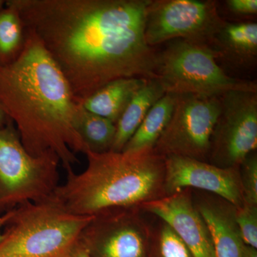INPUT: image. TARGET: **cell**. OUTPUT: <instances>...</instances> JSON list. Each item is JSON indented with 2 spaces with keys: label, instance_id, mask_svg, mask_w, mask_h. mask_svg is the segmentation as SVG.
I'll list each match as a JSON object with an SVG mask.
<instances>
[{
  "label": "cell",
  "instance_id": "obj_12",
  "mask_svg": "<svg viewBox=\"0 0 257 257\" xmlns=\"http://www.w3.org/2000/svg\"><path fill=\"white\" fill-rule=\"evenodd\" d=\"M140 209L170 225L193 257H215L210 231L194 204L192 189L147 202Z\"/></svg>",
  "mask_w": 257,
  "mask_h": 257
},
{
  "label": "cell",
  "instance_id": "obj_10",
  "mask_svg": "<svg viewBox=\"0 0 257 257\" xmlns=\"http://www.w3.org/2000/svg\"><path fill=\"white\" fill-rule=\"evenodd\" d=\"M140 208H114L93 215L79 241L91 257H151L152 228Z\"/></svg>",
  "mask_w": 257,
  "mask_h": 257
},
{
  "label": "cell",
  "instance_id": "obj_21",
  "mask_svg": "<svg viewBox=\"0 0 257 257\" xmlns=\"http://www.w3.org/2000/svg\"><path fill=\"white\" fill-rule=\"evenodd\" d=\"M236 221L244 244L257 248V205L243 203L236 207Z\"/></svg>",
  "mask_w": 257,
  "mask_h": 257
},
{
  "label": "cell",
  "instance_id": "obj_11",
  "mask_svg": "<svg viewBox=\"0 0 257 257\" xmlns=\"http://www.w3.org/2000/svg\"><path fill=\"white\" fill-rule=\"evenodd\" d=\"M166 195L184 189H196L214 194L240 207L243 196L239 167L221 168L189 157H165Z\"/></svg>",
  "mask_w": 257,
  "mask_h": 257
},
{
  "label": "cell",
  "instance_id": "obj_15",
  "mask_svg": "<svg viewBox=\"0 0 257 257\" xmlns=\"http://www.w3.org/2000/svg\"><path fill=\"white\" fill-rule=\"evenodd\" d=\"M147 79L121 78L107 83L83 101L84 109L115 124L137 92Z\"/></svg>",
  "mask_w": 257,
  "mask_h": 257
},
{
  "label": "cell",
  "instance_id": "obj_7",
  "mask_svg": "<svg viewBox=\"0 0 257 257\" xmlns=\"http://www.w3.org/2000/svg\"><path fill=\"white\" fill-rule=\"evenodd\" d=\"M219 96L177 95L172 117L153 151L207 162L211 139L220 114Z\"/></svg>",
  "mask_w": 257,
  "mask_h": 257
},
{
  "label": "cell",
  "instance_id": "obj_16",
  "mask_svg": "<svg viewBox=\"0 0 257 257\" xmlns=\"http://www.w3.org/2000/svg\"><path fill=\"white\" fill-rule=\"evenodd\" d=\"M166 94L157 79H147L133 96L116 124V134L110 151L121 152L155 103Z\"/></svg>",
  "mask_w": 257,
  "mask_h": 257
},
{
  "label": "cell",
  "instance_id": "obj_4",
  "mask_svg": "<svg viewBox=\"0 0 257 257\" xmlns=\"http://www.w3.org/2000/svg\"><path fill=\"white\" fill-rule=\"evenodd\" d=\"M93 216L71 214L52 196L10 210L0 238V257H63Z\"/></svg>",
  "mask_w": 257,
  "mask_h": 257
},
{
  "label": "cell",
  "instance_id": "obj_9",
  "mask_svg": "<svg viewBox=\"0 0 257 257\" xmlns=\"http://www.w3.org/2000/svg\"><path fill=\"white\" fill-rule=\"evenodd\" d=\"M220 114L211 135L208 162L239 167L257 148V92L234 90L219 96Z\"/></svg>",
  "mask_w": 257,
  "mask_h": 257
},
{
  "label": "cell",
  "instance_id": "obj_17",
  "mask_svg": "<svg viewBox=\"0 0 257 257\" xmlns=\"http://www.w3.org/2000/svg\"><path fill=\"white\" fill-rule=\"evenodd\" d=\"M177 95L165 94L154 104L121 152L153 150L172 117Z\"/></svg>",
  "mask_w": 257,
  "mask_h": 257
},
{
  "label": "cell",
  "instance_id": "obj_8",
  "mask_svg": "<svg viewBox=\"0 0 257 257\" xmlns=\"http://www.w3.org/2000/svg\"><path fill=\"white\" fill-rule=\"evenodd\" d=\"M225 23L213 1L152 0L147 10V45L182 39L210 45Z\"/></svg>",
  "mask_w": 257,
  "mask_h": 257
},
{
  "label": "cell",
  "instance_id": "obj_22",
  "mask_svg": "<svg viewBox=\"0 0 257 257\" xmlns=\"http://www.w3.org/2000/svg\"><path fill=\"white\" fill-rule=\"evenodd\" d=\"M243 203L257 205V155H248L239 166Z\"/></svg>",
  "mask_w": 257,
  "mask_h": 257
},
{
  "label": "cell",
  "instance_id": "obj_5",
  "mask_svg": "<svg viewBox=\"0 0 257 257\" xmlns=\"http://www.w3.org/2000/svg\"><path fill=\"white\" fill-rule=\"evenodd\" d=\"M207 44L177 39L157 53L156 73L166 94L213 97L234 90L257 92L256 83L233 78Z\"/></svg>",
  "mask_w": 257,
  "mask_h": 257
},
{
  "label": "cell",
  "instance_id": "obj_19",
  "mask_svg": "<svg viewBox=\"0 0 257 257\" xmlns=\"http://www.w3.org/2000/svg\"><path fill=\"white\" fill-rule=\"evenodd\" d=\"M0 10V64L13 62L23 50L25 30L18 12L10 6Z\"/></svg>",
  "mask_w": 257,
  "mask_h": 257
},
{
  "label": "cell",
  "instance_id": "obj_1",
  "mask_svg": "<svg viewBox=\"0 0 257 257\" xmlns=\"http://www.w3.org/2000/svg\"><path fill=\"white\" fill-rule=\"evenodd\" d=\"M152 0H8L82 104L107 83L157 79L145 30Z\"/></svg>",
  "mask_w": 257,
  "mask_h": 257
},
{
  "label": "cell",
  "instance_id": "obj_2",
  "mask_svg": "<svg viewBox=\"0 0 257 257\" xmlns=\"http://www.w3.org/2000/svg\"><path fill=\"white\" fill-rule=\"evenodd\" d=\"M82 104L40 40L25 31V45L13 62L0 64V106L34 157L57 155L67 172L88 149L77 131Z\"/></svg>",
  "mask_w": 257,
  "mask_h": 257
},
{
  "label": "cell",
  "instance_id": "obj_25",
  "mask_svg": "<svg viewBox=\"0 0 257 257\" xmlns=\"http://www.w3.org/2000/svg\"><path fill=\"white\" fill-rule=\"evenodd\" d=\"M243 257H257V248L244 244L243 248Z\"/></svg>",
  "mask_w": 257,
  "mask_h": 257
},
{
  "label": "cell",
  "instance_id": "obj_20",
  "mask_svg": "<svg viewBox=\"0 0 257 257\" xmlns=\"http://www.w3.org/2000/svg\"><path fill=\"white\" fill-rule=\"evenodd\" d=\"M150 249L155 251V257H193L177 233L162 220L157 227L152 229Z\"/></svg>",
  "mask_w": 257,
  "mask_h": 257
},
{
  "label": "cell",
  "instance_id": "obj_28",
  "mask_svg": "<svg viewBox=\"0 0 257 257\" xmlns=\"http://www.w3.org/2000/svg\"><path fill=\"white\" fill-rule=\"evenodd\" d=\"M5 1L4 0H0V10L3 9L5 8Z\"/></svg>",
  "mask_w": 257,
  "mask_h": 257
},
{
  "label": "cell",
  "instance_id": "obj_18",
  "mask_svg": "<svg viewBox=\"0 0 257 257\" xmlns=\"http://www.w3.org/2000/svg\"><path fill=\"white\" fill-rule=\"evenodd\" d=\"M76 127L88 152L101 154L110 151L116 134V124L110 120L93 114L82 105Z\"/></svg>",
  "mask_w": 257,
  "mask_h": 257
},
{
  "label": "cell",
  "instance_id": "obj_3",
  "mask_svg": "<svg viewBox=\"0 0 257 257\" xmlns=\"http://www.w3.org/2000/svg\"><path fill=\"white\" fill-rule=\"evenodd\" d=\"M87 168L67 172L52 197L66 211L93 216L114 208H140L167 197L165 157L153 150L125 153L87 152Z\"/></svg>",
  "mask_w": 257,
  "mask_h": 257
},
{
  "label": "cell",
  "instance_id": "obj_6",
  "mask_svg": "<svg viewBox=\"0 0 257 257\" xmlns=\"http://www.w3.org/2000/svg\"><path fill=\"white\" fill-rule=\"evenodd\" d=\"M60 163L53 152L29 154L13 121L0 128V216L23 203L50 198L59 186Z\"/></svg>",
  "mask_w": 257,
  "mask_h": 257
},
{
  "label": "cell",
  "instance_id": "obj_24",
  "mask_svg": "<svg viewBox=\"0 0 257 257\" xmlns=\"http://www.w3.org/2000/svg\"><path fill=\"white\" fill-rule=\"evenodd\" d=\"M63 257H91L89 253L86 251L85 248L83 247L82 244L78 241V242L71 248L70 250L64 255Z\"/></svg>",
  "mask_w": 257,
  "mask_h": 257
},
{
  "label": "cell",
  "instance_id": "obj_13",
  "mask_svg": "<svg viewBox=\"0 0 257 257\" xmlns=\"http://www.w3.org/2000/svg\"><path fill=\"white\" fill-rule=\"evenodd\" d=\"M193 197L212 239L215 257H243L244 246L236 221V207L222 198L202 192Z\"/></svg>",
  "mask_w": 257,
  "mask_h": 257
},
{
  "label": "cell",
  "instance_id": "obj_27",
  "mask_svg": "<svg viewBox=\"0 0 257 257\" xmlns=\"http://www.w3.org/2000/svg\"><path fill=\"white\" fill-rule=\"evenodd\" d=\"M10 215V211H8V212L5 213V214H3V215L0 216V238H1L2 236V231H3V226L6 221H8V219H9Z\"/></svg>",
  "mask_w": 257,
  "mask_h": 257
},
{
  "label": "cell",
  "instance_id": "obj_14",
  "mask_svg": "<svg viewBox=\"0 0 257 257\" xmlns=\"http://www.w3.org/2000/svg\"><path fill=\"white\" fill-rule=\"evenodd\" d=\"M211 47L218 57L220 56L241 67L253 65L257 57V24L225 21Z\"/></svg>",
  "mask_w": 257,
  "mask_h": 257
},
{
  "label": "cell",
  "instance_id": "obj_26",
  "mask_svg": "<svg viewBox=\"0 0 257 257\" xmlns=\"http://www.w3.org/2000/svg\"><path fill=\"white\" fill-rule=\"evenodd\" d=\"M10 121H11V120L7 116L5 111L0 106V128L5 127V126L9 124Z\"/></svg>",
  "mask_w": 257,
  "mask_h": 257
},
{
  "label": "cell",
  "instance_id": "obj_23",
  "mask_svg": "<svg viewBox=\"0 0 257 257\" xmlns=\"http://www.w3.org/2000/svg\"><path fill=\"white\" fill-rule=\"evenodd\" d=\"M226 7L231 13L239 15H256V0H227Z\"/></svg>",
  "mask_w": 257,
  "mask_h": 257
}]
</instances>
